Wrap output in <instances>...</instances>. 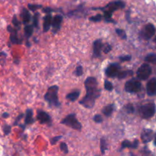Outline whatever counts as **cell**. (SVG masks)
I'll return each instance as SVG.
<instances>
[{"label":"cell","instance_id":"obj_1","mask_svg":"<svg viewBox=\"0 0 156 156\" xmlns=\"http://www.w3.org/2000/svg\"><path fill=\"white\" fill-rule=\"evenodd\" d=\"M85 88L86 89V94L79 101V104L88 109H91L95 105V101L101 95V90L98 88V82L96 78L88 77L85 79Z\"/></svg>","mask_w":156,"mask_h":156},{"label":"cell","instance_id":"obj_2","mask_svg":"<svg viewBox=\"0 0 156 156\" xmlns=\"http://www.w3.org/2000/svg\"><path fill=\"white\" fill-rule=\"evenodd\" d=\"M58 91H59V87L57 85H53L47 89V92L44 94V100L50 105V106L55 107V108L60 107V103L58 98Z\"/></svg>","mask_w":156,"mask_h":156},{"label":"cell","instance_id":"obj_3","mask_svg":"<svg viewBox=\"0 0 156 156\" xmlns=\"http://www.w3.org/2000/svg\"><path fill=\"white\" fill-rule=\"evenodd\" d=\"M61 123L78 131H80L82 127V124L77 120L76 115L75 114H70L69 115H67L65 118L62 119V121H61Z\"/></svg>","mask_w":156,"mask_h":156},{"label":"cell","instance_id":"obj_4","mask_svg":"<svg viewBox=\"0 0 156 156\" xmlns=\"http://www.w3.org/2000/svg\"><path fill=\"white\" fill-rule=\"evenodd\" d=\"M140 114L144 119H149L155 115L156 106L154 103H148L140 108Z\"/></svg>","mask_w":156,"mask_h":156},{"label":"cell","instance_id":"obj_5","mask_svg":"<svg viewBox=\"0 0 156 156\" xmlns=\"http://www.w3.org/2000/svg\"><path fill=\"white\" fill-rule=\"evenodd\" d=\"M142 84L137 79H131L125 84V91L128 93H137L141 90Z\"/></svg>","mask_w":156,"mask_h":156},{"label":"cell","instance_id":"obj_6","mask_svg":"<svg viewBox=\"0 0 156 156\" xmlns=\"http://www.w3.org/2000/svg\"><path fill=\"white\" fill-rule=\"evenodd\" d=\"M152 73V68L148 63H144L138 69L136 72L137 78L140 80H146Z\"/></svg>","mask_w":156,"mask_h":156},{"label":"cell","instance_id":"obj_7","mask_svg":"<svg viewBox=\"0 0 156 156\" xmlns=\"http://www.w3.org/2000/svg\"><path fill=\"white\" fill-rule=\"evenodd\" d=\"M155 34V27L152 24H148L140 31V37L144 40H149Z\"/></svg>","mask_w":156,"mask_h":156},{"label":"cell","instance_id":"obj_8","mask_svg":"<svg viewBox=\"0 0 156 156\" xmlns=\"http://www.w3.org/2000/svg\"><path fill=\"white\" fill-rule=\"evenodd\" d=\"M125 5H126V4H125L124 2L121 1V0H117V1L111 2L105 7L100 8V9H101L102 11H108V12H111L113 13L118 9H123Z\"/></svg>","mask_w":156,"mask_h":156},{"label":"cell","instance_id":"obj_9","mask_svg":"<svg viewBox=\"0 0 156 156\" xmlns=\"http://www.w3.org/2000/svg\"><path fill=\"white\" fill-rule=\"evenodd\" d=\"M37 120L41 124H47L49 126L52 124V120L50 116L44 111L38 110L37 111Z\"/></svg>","mask_w":156,"mask_h":156},{"label":"cell","instance_id":"obj_10","mask_svg":"<svg viewBox=\"0 0 156 156\" xmlns=\"http://www.w3.org/2000/svg\"><path fill=\"white\" fill-rule=\"evenodd\" d=\"M120 66L118 63H111L107 67L105 74L108 78H115L120 73Z\"/></svg>","mask_w":156,"mask_h":156},{"label":"cell","instance_id":"obj_11","mask_svg":"<svg viewBox=\"0 0 156 156\" xmlns=\"http://www.w3.org/2000/svg\"><path fill=\"white\" fill-rule=\"evenodd\" d=\"M62 20H63V18H62V15H56L53 17V19H52L51 23L53 34H56L59 30H60Z\"/></svg>","mask_w":156,"mask_h":156},{"label":"cell","instance_id":"obj_12","mask_svg":"<svg viewBox=\"0 0 156 156\" xmlns=\"http://www.w3.org/2000/svg\"><path fill=\"white\" fill-rule=\"evenodd\" d=\"M102 47H103V44H102L101 40H95L94 44H93V56L94 57H101V56Z\"/></svg>","mask_w":156,"mask_h":156},{"label":"cell","instance_id":"obj_13","mask_svg":"<svg viewBox=\"0 0 156 156\" xmlns=\"http://www.w3.org/2000/svg\"><path fill=\"white\" fill-rule=\"evenodd\" d=\"M146 92L149 96L156 94V78H152L148 82L146 85Z\"/></svg>","mask_w":156,"mask_h":156},{"label":"cell","instance_id":"obj_14","mask_svg":"<svg viewBox=\"0 0 156 156\" xmlns=\"http://www.w3.org/2000/svg\"><path fill=\"white\" fill-rule=\"evenodd\" d=\"M7 30L9 33L11 34L10 35V41L13 44H20L21 43V40L18 37V34H17V29L13 28L11 26H8Z\"/></svg>","mask_w":156,"mask_h":156},{"label":"cell","instance_id":"obj_15","mask_svg":"<svg viewBox=\"0 0 156 156\" xmlns=\"http://www.w3.org/2000/svg\"><path fill=\"white\" fill-rule=\"evenodd\" d=\"M154 138V133L152 129H145L142 132L141 139L143 143H148Z\"/></svg>","mask_w":156,"mask_h":156},{"label":"cell","instance_id":"obj_16","mask_svg":"<svg viewBox=\"0 0 156 156\" xmlns=\"http://www.w3.org/2000/svg\"><path fill=\"white\" fill-rule=\"evenodd\" d=\"M139 146V141L137 140H135L133 141V143H131L129 140H124L123 142H122L121 143V148L120 149L123 150V149H137ZM120 150V151H121Z\"/></svg>","mask_w":156,"mask_h":156},{"label":"cell","instance_id":"obj_17","mask_svg":"<svg viewBox=\"0 0 156 156\" xmlns=\"http://www.w3.org/2000/svg\"><path fill=\"white\" fill-rule=\"evenodd\" d=\"M52 15L50 13L46 15V16L44 17V24H43V30L44 32H47L50 28V26H51L52 23Z\"/></svg>","mask_w":156,"mask_h":156},{"label":"cell","instance_id":"obj_18","mask_svg":"<svg viewBox=\"0 0 156 156\" xmlns=\"http://www.w3.org/2000/svg\"><path fill=\"white\" fill-rule=\"evenodd\" d=\"M114 108H115V105L114 104H109L102 109V114L106 117H110L114 112Z\"/></svg>","mask_w":156,"mask_h":156},{"label":"cell","instance_id":"obj_19","mask_svg":"<svg viewBox=\"0 0 156 156\" xmlns=\"http://www.w3.org/2000/svg\"><path fill=\"white\" fill-rule=\"evenodd\" d=\"M34 122L33 118V111L31 109H27L25 113V119H24V123L26 125L31 124Z\"/></svg>","mask_w":156,"mask_h":156},{"label":"cell","instance_id":"obj_20","mask_svg":"<svg viewBox=\"0 0 156 156\" xmlns=\"http://www.w3.org/2000/svg\"><path fill=\"white\" fill-rule=\"evenodd\" d=\"M21 17L22 19V22L24 24H27L30 21V14L28 10L26 9H23L21 12Z\"/></svg>","mask_w":156,"mask_h":156},{"label":"cell","instance_id":"obj_21","mask_svg":"<svg viewBox=\"0 0 156 156\" xmlns=\"http://www.w3.org/2000/svg\"><path fill=\"white\" fill-rule=\"evenodd\" d=\"M79 95H80V91H79V90H75V91H72L69 94H67L66 98L67 100L69 101L73 102L77 100L78 98L79 97Z\"/></svg>","mask_w":156,"mask_h":156},{"label":"cell","instance_id":"obj_22","mask_svg":"<svg viewBox=\"0 0 156 156\" xmlns=\"http://www.w3.org/2000/svg\"><path fill=\"white\" fill-rule=\"evenodd\" d=\"M133 76V70H125V71H120V73H118L117 77L119 79H123L125 78Z\"/></svg>","mask_w":156,"mask_h":156},{"label":"cell","instance_id":"obj_23","mask_svg":"<svg viewBox=\"0 0 156 156\" xmlns=\"http://www.w3.org/2000/svg\"><path fill=\"white\" fill-rule=\"evenodd\" d=\"M24 34H25L27 39H29V37H30L33 34L34 31V26L30 25V24H27V25L24 26Z\"/></svg>","mask_w":156,"mask_h":156},{"label":"cell","instance_id":"obj_24","mask_svg":"<svg viewBox=\"0 0 156 156\" xmlns=\"http://www.w3.org/2000/svg\"><path fill=\"white\" fill-rule=\"evenodd\" d=\"M100 148H101V154L105 155V151L108 149V144H107L106 140L104 138L101 139V144H100Z\"/></svg>","mask_w":156,"mask_h":156},{"label":"cell","instance_id":"obj_25","mask_svg":"<svg viewBox=\"0 0 156 156\" xmlns=\"http://www.w3.org/2000/svg\"><path fill=\"white\" fill-rule=\"evenodd\" d=\"M116 33H117V34L118 35L119 37H120L121 39L123 40H126V38H127V36H126V32H125L124 30H123V29H120V28H117L115 30Z\"/></svg>","mask_w":156,"mask_h":156},{"label":"cell","instance_id":"obj_26","mask_svg":"<svg viewBox=\"0 0 156 156\" xmlns=\"http://www.w3.org/2000/svg\"><path fill=\"white\" fill-rule=\"evenodd\" d=\"M145 61L150 63H156V55L155 54H149L145 58Z\"/></svg>","mask_w":156,"mask_h":156},{"label":"cell","instance_id":"obj_27","mask_svg":"<svg viewBox=\"0 0 156 156\" xmlns=\"http://www.w3.org/2000/svg\"><path fill=\"white\" fill-rule=\"evenodd\" d=\"M104 87H105V89L108 91H112L114 89V86H113L112 83L111 82H109L108 80L105 81V84H104Z\"/></svg>","mask_w":156,"mask_h":156},{"label":"cell","instance_id":"obj_28","mask_svg":"<svg viewBox=\"0 0 156 156\" xmlns=\"http://www.w3.org/2000/svg\"><path fill=\"white\" fill-rule=\"evenodd\" d=\"M102 18H103V15H101V14H98V15H94V16L89 18V20L91 21H93V22H99V21H101Z\"/></svg>","mask_w":156,"mask_h":156},{"label":"cell","instance_id":"obj_29","mask_svg":"<svg viewBox=\"0 0 156 156\" xmlns=\"http://www.w3.org/2000/svg\"><path fill=\"white\" fill-rule=\"evenodd\" d=\"M59 149H60V150L62 151L64 154L69 153V149H68V146H67L66 143H61L60 146H59Z\"/></svg>","mask_w":156,"mask_h":156},{"label":"cell","instance_id":"obj_30","mask_svg":"<svg viewBox=\"0 0 156 156\" xmlns=\"http://www.w3.org/2000/svg\"><path fill=\"white\" fill-rule=\"evenodd\" d=\"M75 75L76 76H81L83 75V67L82 66H78L75 70Z\"/></svg>","mask_w":156,"mask_h":156},{"label":"cell","instance_id":"obj_31","mask_svg":"<svg viewBox=\"0 0 156 156\" xmlns=\"http://www.w3.org/2000/svg\"><path fill=\"white\" fill-rule=\"evenodd\" d=\"M125 109H126V112H127L128 114H133V113H134V111H135L134 107L132 104H128V105H126V106H125Z\"/></svg>","mask_w":156,"mask_h":156},{"label":"cell","instance_id":"obj_32","mask_svg":"<svg viewBox=\"0 0 156 156\" xmlns=\"http://www.w3.org/2000/svg\"><path fill=\"white\" fill-rule=\"evenodd\" d=\"M111 50H112V47H111V45H110V44H105V45H104L103 44V47H102V50H103V52L105 53H110V52L111 51Z\"/></svg>","mask_w":156,"mask_h":156},{"label":"cell","instance_id":"obj_33","mask_svg":"<svg viewBox=\"0 0 156 156\" xmlns=\"http://www.w3.org/2000/svg\"><path fill=\"white\" fill-rule=\"evenodd\" d=\"M27 7H28L29 10L35 11L37 9H41V8H42V5H36V4H28Z\"/></svg>","mask_w":156,"mask_h":156},{"label":"cell","instance_id":"obj_34","mask_svg":"<svg viewBox=\"0 0 156 156\" xmlns=\"http://www.w3.org/2000/svg\"><path fill=\"white\" fill-rule=\"evenodd\" d=\"M11 130H12V127L9 125H4L3 126V132H4V134L5 136H8L11 133Z\"/></svg>","mask_w":156,"mask_h":156},{"label":"cell","instance_id":"obj_35","mask_svg":"<svg viewBox=\"0 0 156 156\" xmlns=\"http://www.w3.org/2000/svg\"><path fill=\"white\" fill-rule=\"evenodd\" d=\"M93 120L96 123H101L103 122V118H102L101 115H100V114H96L94 118H93Z\"/></svg>","mask_w":156,"mask_h":156},{"label":"cell","instance_id":"obj_36","mask_svg":"<svg viewBox=\"0 0 156 156\" xmlns=\"http://www.w3.org/2000/svg\"><path fill=\"white\" fill-rule=\"evenodd\" d=\"M39 15H40L39 13H36L34 15L33 26L35 27H38V17H39Z\"/></svg>","mask_w":156,"mask_h":156},{"label":"cell","instance_id":"obj_37","mask_svg":"<svg viewBox=\"0 0 156 156\" xmlns=\"http://www.w3.org/2000/svg\"><path fill=\"white\" fill-rule=\"evenodd\" d=\"M12 24H14V26L15 27V28L19 29L20 23H19V21H18V18H17V17L15 16V15L13 17V18H12Z\"/></svg>","mask_w":156,"mask_h":156},{"label":"cell","instance_id":"obj_38","mask_svg":"<svg viewBox=\"0 0 156 156\" xmlns=\"http://www.w3.org/2000/svg\"><path fill=\"white\" fill-rule=\"evenodd\" d=\"M121 62H126V61H130L132 59V56L130 55H126V56H121L119 57Z\"/></svg>","mask_w":156,"mask_h":156},{"label":"cell","instance_id":"obj_39","mask_svg":"<svg viewBox=\"0 0 156 156\" xmlns=\"http://www.w3.org/2000/svg\"><path fill=\"white\" fill-rule=\"evenodd\" d=\"M62 138V136H55V137H53V138L50 140V144L51 145H55L56 143H57L58 141H59L60 139Z\"/></svg>","mask_w":156,"mask_h":156},{"label":"cell","instance_id":"obj_40","mask_svg":"<svg viewBox=\"0 0 156 156\" xmlns=\"http://www.w3.org/2000/svg\"><path fill=\"white\" fill-rule=\"evenodd\" d=\"M24 117V114H20L18 116V117L16 118V120H15V123H14V126H17V125L18 124V123L20 122V120H21V119L23 118V117Z\"/></svg>","mask_w":156,"mask_h":156},{"label":"cell","instance_id":"obj_41","mask_svg":"<svg viewBox=\"0 0 156 156\" xmlns=\"http://www.w3.org/2000/svg\"><path fill=\"white\" fill-rule=\"evenodd\" d=\"M9 117V114H8V113H4V114H2L3 118H7V117Z\"/></svg>","mask_w":156,"mask_h":156},{"label":"cell","instance_id":"obj_42","mask_svg":"<svg viewBox=\"0 0 156 156\" xmlns=\"http://www.w3.org/2000/svg\"><path fill=\"white\" fill-rule=\"evenodd\" d=\"M154 143H155V145L156 146V135H155V141H154Z\"/></svg>","mask_w":156,"mask_h":156},{"label":"cell","instance_id":"obj_43","mask_svg":"<svg viewBox=\"0 0 156 156\" xmlns=\"http://www.w3.org/2000/svg\"><path fill=\"white\" fill-rule=\"evenodd\" d=\"M155 42H156V37H155Z\"/></svg>","mask_w":156,"mask_h":156}]
</instances>
